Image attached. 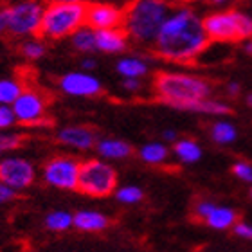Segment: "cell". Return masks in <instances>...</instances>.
I'll return each mask as SVG.
<instances>
[{
    "instance_id": "cell-1",
    "label": "cell",
    "mask_w": 252,
    "mask_h": 252,
    "mask_svg": "<svg viewBox=\"0 0 252 252\" xmlns=\"http://www.w3.org/2000/svg\"><path fill=\"white\" fill-rule=\"evenodd\" d=\"M211 43L204 20L188 5L173 7L153 42V54L164 62L191 63Z\"/></svg>"
},
{
    "instance_id": "cell-2",
    "label": "cell",
    "mask_w": 252,
    "mask_h": 252,
    "mask_svg": "<svg viewBox=\"0 0 252 252\" xmlns=\"http://www.w3.org/2000/svg\"><path fill=\"white\" fill-rule=\"evenodd\" d=\"M173 9L169 0H130L125 7L123 29L137 45H153Z\"/></svg>"
},
{
    "instance_id": "cell-3",
    "label": "cell",
    "mask_w": 252,
    "mask_h": 252,
    "mask_svg": "<svg viewBox=\"0 0 252 252\" xmlns=\"http://www.w3.org/2000/svg\"><path fill=\"white\" fill-rule=\"evenodd\" d=\"M153 90L164 105L182 110L188 103L205 99L213 94V83L186 72H157L153 78Z\"/></svg>"
},
{
    "instance_id": "cell-4",
    "label": "cell",
    "mask_w": 252,
    "mask_h": 252,
    "mask_svg": "<svg viewBox=\"0 0 252 252\" xmlns=\"http://www.w3.org/2000/svg\"><path fill=\"white\" fill-rule=\"evenodd\" d=\"M87 24V4H67L51 0L45 4L42 18V29L40 36L43 40H62L70 38L81 26Z\"/></svg>"
},
{
    "instance_id": "cell-5",
    "label": "cell",
    "mask_w": 252,
    "mask_h": 252,
    "mask_svg": "<svg viewBox=\"0 0 252 252\" xmlns=\"http://www.w3.org/2000/svg\"><path fill=\"white\" fill-rule=\"evenodd\" d=\"M202 20L211 42L236 43L252 38V18L243 11H215L205 15Z\"/></svg>"
},
{
    "instance_id": "cell-6",
    "label": "cell",
    "mask_w": 252,
    "mask_h": 252,
    "mask_svg": "<svg viewBox=\"0 0 252 252\" xmlns=\"http://www.w3.org/2000/svg\"><path fill=\"white\" fill-rule=\"evenodd\" d=\"M117 186V173L110 164L99 158L81 162L78 189L89 196H108Z\"/></svg>"
},
{
    "instance_id": "cell-7",
    "label": "cell",
    "mask_w": 252,
    "mask_h": 252,
    "mask_svg": "<svg viewBox=\"0 0 252 252\" xmlns=\"http://www.w3.org/2000/svg\"><path fill=\"white\" fill-rule=\"evenodd\" d=\"M45 5L38 0H22L9 7V34L31 38L40 34Z\"/></svg>"
},
{
    "instance_id": "cell-8",
    "label": "cell",
    "mask_w": 252,
    "mask_h": 252,
    "mask_svg": "<svg viewBox=\"0 0 252 252\" xmlns=\"http://www.w3.org/2000/svg\"><path fill=\"white\" fill-rule=\"evenodd\" d=\"M81 162L72 157H54L43 168V179L58 189H78Z\"/></svg>"
},
{
    "instance_id": "cell-9",
    "label": "cell",
    "mask_w": 252,
    "mask_h": 252,
    "mask_svg": "<svg viewBox=\"0 0 252 252\" xmlns=\"http://www.w3.org/2000/svg\"><path fill=\"white\" fill-rule=\"evenodd\" d=\"M13 110H15L16 121L20 125L31 126L40 125L45 119V112H47V99L42 92L34 89H24L18 99L13 103Z\"/></svg>"
},
{
    "instance_id": "cell-10",
    "label": "cell",
    "mask_w": 252,
    "mask_h": 252,
    "mask_svg": "<svg viewBox=\"0 0 252 252\" xmlns=\"http://www.w3.org/2000/svg\"><path fill=\"white\" fill-rule=\"evenodd\" d=\"M58 87L63 94L72 97H94L103 92V85L95 76L87 70H74L63 74L58 81Z\"/></svg>"
},
{
    "instance_id": "cell-11",
    "label": "cell",
    "mask_w": 252,
    "mask_h": 252,
    "mask_svg": "<svg viewBox=\"0 0 252 252\" xmlns=\"http://www.w3.org/2000/svg\"><path fill=\"white\" fill-rule=\"evenodd\" d=\"M34 180V168L26 158L5 157L0 160V182L13 189H26Z\"/></svg>"
},
{
    "instance_id": "cell-12",
    "label": "cell",
    "mask_w": 252,
    "mask_h": 252,
    "mask_svg": "<svg viewBox=\"0 0 252 252\" xmlns=\"http://www.w3.org/2000/svg\"><path fill=\"white\" fill-rule=\"evenodd\" d=\"M123 20H125V9H119L114 4H106V2L87 4V26L95 31L123 27Z\"/></svg>"
},
{
    "instance_id": "cell-13",
    "label": "cell",
    "mask_w": 252,
    "mask_h": 252,
    "mask_svg": "<svg viewBox=\"0 0 252 252\" xmlns=\"http://www.w3.org/2000/svg\"><path fill=\"white\" fill-rule=\"evenodd\" d=\"M130 43V36L126 34L123 27H112V29H97L95 31V45L97 51L105 54L125 53Z\"/></svg>"
},
{
    "instance_id": "cell-14",
    "label": "cell",
    "mask_w": 252,
    "mask_h": 252,
    "mask_svg": "<svg viewBox=\"0 0 252 252\" xmlns=\"http://www.w3.org/2000/svg\"><path fill=\"white\" fill-rule=\"evenodd\" d=\"M58 141L74 150H90L95 146V133L87 126H65L58 131Z\"/></svg>"
},
{
    "instance_id": "cell-15",
    "label": "cell",
    "mask_w": 252,
    "mask_h": 252,
    "mask_svg": "<svg viewBox=\"0 0 252 252\" xmlns=\"http://www.w3.org/2000/svg\"><path fill=\"white\" fill-rule=\"evenodd\" d=\"M95 150L99 157L106 160H121L131 155V146L121 139H101L95 142Z\"/></svg>"
},
{
    "instance_id": "cell-16",
    "label": "cell",
    "mask_w": 252,
    "mask_h": 252,
    "mask_svg": "<svg viewBox=\"0 0 252 252\" xmlns=\"http://www.w3.org/2000/svg\"><path fill=\"white\" fill-rule=\"evenodd\" d=\"M108 225V218L97 211H78L74 215V227L85 232L103 231Z\"/></svg>"
},
{
    "instance_id": "cell-17",
    "label": "cell",
    "mask_w": 252,
    "mask_h": 252,
    "mask_svg": "<svg viewBox=\"0 0 252 252\" xmlns=\"http://www.w3.org/2000/svg\"><path fill=\"white\" fill-rule=\"evenodd\" d=\"M182 110L205 114V116H229V114H231V106L227 105V103H223V101L213 99V97H205V99L188 103Z\"/></svg>"
},
{
    "instance_id": "cell-18",
    "label": "cell",
    "mask_w": 252,
    "mask_h": 252,
    "mask_svg": "<svg viewBox=\"0 0 252 252\" xmlns=\"http://www.w3.org/2000/svg\"><path fill=\"white\" fill-rule=\"evenodd\" d=\"M116 70L123 78H144L148 74V63L139 56H123L117 60Z\"/></svg>"
},
{
    "instance_id": "cell-19",
    "label": "cell",
    "mask_w": 252,
    "mask_h": 252,
    "mask_svg": "<svg viewBox=\"0 0 252 252\" xmlns=\"http://www.w3.org/2000/svg\"><path fill=\"white\" fill-rule=\"evenodd\" d=\"M173 153L180 162L194 164L202 158V148L193 139H179L173 142Z\"/></svg>"
},
{
    "instance_id": "cell-20",
    "label": "cell",
    "mask_w": 252,
    "mask_h": 252,
    "mask_svg": "<svg viewBox=\"0 0 252 252\" xmlns=\"http://www.w3.org/2000/svg\"><path fill=\"white\" fill-rule=\"evenodd\" d=\"M70 43L78 53L83 54H92L97 51L95 45V29H92L90 26H81L76 32H72L70 36Z\"/></svg>"
},
{
    "instance_id": "cell-21",
    "label": "cell",
    "mask_w": 252,
    "mask_h": 252,
    "mask_svg": "<svg viewBox=\"0 0 252 252\" xmlns=\"http://www.w3.org/2000/svg\"><path fill=\"white\" fill-rule=\"evenodd\" d=\"M236 211L231 209V207H221V205H216L215 211L211 213L207 218H205V223L211 227V229H216V231H223V229H229V227L236 225Z\"/></svg>"
},
{
    "instance_id": "cell-22",
    "label": "cell",
    "mask_w": 252,
    "mask_h": 252,
    "mask_svg": "<svg viewBox=\"0 0 252 252\" xmlns=\"http://www.w3.org/2000/svg\"><path fill=\"white\" fill-rule=\"evenodd\" d=\"M139 157L144 160L146 164H152V166H158L168 160L169 157V150L164 142H148L139 150Z\"/></svg>"
},
{
    "instance_id": "cell-23",
    "label": "cell",
    "mask_w": 252,
    "mask_h": 252,
    "mask_svg": "<svg viewBox=\"0 0 252 252\" xmlns=\"http://www.w3.org/2000/svg\"><path fill=\"white\" fill-rule=\"evenodd\" d=\"M24 92V85L16 78L0 79V105H13Z\"/></svg>"
},
{
    "instance_id": "cell-24",
    "label": "cell",
    "mask_w": 252,
    "mask_h": 252,
    "mask_svg": "<svg viewBox=\"0 0 252 252\" xmlns=\"http://www.w3.org/2000/svg\"><path fill=\"white\" fill-rule=\"evenodd\" d=\"M211 137L216 144H231L236 141L238 130L229 121H218L211 126Z\"/></svg>"
},
{
    "instance_id": "cell-25",
    "label": "cell",
    "mask_w": 252,
    "mask_h": 252,
    "mask_svg": "<svg viewBox=\"0 0 252 252\" xmlns=\"http://www.w3.org/2000/svg\"><path fill=\"white\" fill-rule=\"evenodd\" d=\"M20 53H22V56H24L26 60H29V62H36V60L45 56V53H47V45H45V42L40 40V38L31 36V38H26V40L22 42Z\"/></svg>"
},
{
    "instance_id": "cell-26",
    "label": "cell",
    "mask_w": 252,
    "mask_h": 252,
    "mask_svg": "<svg viewBox=\"0 0 252 252\" xmlns=\"http://www.w3.org/2000/svg\"><path fill=\"white\" fill-rule=\"evenodd\" d=\"M45 225L51 231H67L74 225V215L67 211H53L45 218Z\"/></svg>"
},
{
    "instance_id": "cell-27",
    "label": "cell",
    "mask_w": 252,
    "mask_h": 252,
    "mask_svg": "<svg viewBox=\"0 0 252 252\" xmlns=\"http://www.w3.org/2000/svg\"><path fill=\"white\" fill-rule=\"evenodd\" d=\"M116 198L121 204H137L142 200V189L137 186H123L116 191Z\"/></svg>"
},
{
    "instance_id": "cell-28",
    "label": "cell",
    "mask_w": 252,
    "mask_h": 252,
    "mask_svg": "<svg viewBox=\"0 0 252 252\" xmlns=\"http://www.w3.org/2000/svg\"><path fill=\"white\" fill-rule=\"evenodd\" d=\"M15 123H18V121H16L13 106L11 105H0V131L11 128Z\"/></svg>"
},
{
    "instance_id": "cell-29",
    "label": "cell",
    "mask_w": 252,
    "mask_h": 252,
    "mask_svg": "<svg viewBox=\"0 0 252 252\" xmlns=\"http://www.w3.org/2000/svg\"><path fill=\"white\" fill-rule=\"evenodd\" d=\"M232 173L243 182H252V164L245 162V160H238L232 166Z\"/></svg>"
},
{
    "instance_id": "cell-30",
    "label": "cell",
    "mask_w": 252,
    "mask_h": 252,
    "mask_svg": "<svg viewBox=\"0 0 252 252\" xmlns=\"http://www.w3.org/2000/svg\"><path fill=\"white\" fill-rule=\"evenodd\" d=\"M20 144V137L16 133H0V150L2 152H9L15 150Z\"/></svg>"
},
{
    "instance_id": "cell-31",
    "label": "cell",
    "mask_w": 252,
    "mask_h": 252,
    "mask_svg": "<svg viewBox=\"0 0 252 252\" xmlns=\"http://www.w3.org/2000/svg\"><path fill=\"white\" fill-rule=\"evenodd\" d=\"M215 207H216V204H213V202H207V200H204V202H200L198 205H196V216L198 218H202V220H205L207 216L215 211Z\"/></svg>"
},
{
    "instance_id": "cell-32",
    "label": "cell",
    "mask_w": 252,
    "mask_h": 252,
    "mask_svg": "<svg viewBox=\"0 0 252 252\" xmlns=\"http://www.w3.org/2000/svg\"><path fill=\"white\" fill-rule=\"evenodd\" d=\"M15 193H16V189L9 188V186L4 184V182H0V204H5V202L13 200L15 198Z\"/></svg>"
},
{
    "instance_id": "cell-33",
    "label": "cell",
    "mask_w": 252,
    "mask_h": 252,
    "mask_svg": "<svg viewBox=\"0 0 252 252\" xmlns=\"http://www.w3.org/2000/svg\"><path fill=\"white\" fill-rule=\"evenodd\" d=\"M234 232H236L240 238H247V240H252V225L251 223H243V221H240L236 225H234Z\"/></svg>"
},
{
    "instance_id": "cell-34",
    "label": "cell",
    "mask_w": 252,
    "mask_h": 252,
    "mask_svg": "<svg viewBox=\"0 0 252 252\" xmlns=\"http://www.w3.org/2000/svg\"><path fill=\"white\" fill-rule=\"evenodd\" d=\"M141 78H125L123 79V89L126 92H139L141 90Z\"/></svg>"
},
{
    "instance_id": "cell-35",
    "label": "cell",
    "mask_w": 252,
    "mask_h": 252,
    "mask_svg": "<svg viewBox=\"0 0 252 252\" xmlns=\"http://www.w3.org/2000/svg\"><path fill=\"white\" fill-rule=\"evenodd\" d=\"M9 31V7L0 9V36Z\"/></svg>"
},
{
    "instance_id": "cell-36",
    "label": "cell",
    "mask_w": 252,
    "mask_h": 252,
    "mask_svg": "<svg viewBox=\"0 0 252 252\" xmlns=\"http://www.w3.org/2000/svg\"><path fill=\"white\" fill-rule=\"evenodd\" d=\"M97 67V63H95L94 58H90V56H85L81 60V70H87V72H92L94 68Z\"/></svg>"
},
{
    "instance_id": "cell-37",
    "label": "cell",
    "mask_w": 252,
    "mask_h": 252,
    "mask_svg": "<svg viewBox=\"0 0 252 252\" xmlns=\"http://www.w3.org/2000/svg\"><path fill=\"white\" fill-rule=\"evenodd\" d=\"M227 94L231 95V97H236L238 94H240V90H242V87H240V83H236V81H231V83H227Z\"/></svg>"
},
{
    "instance_id": "cell-38",
    "label": "cell",
    "mask_w": 252,
    "mask_h": 252,
    "mask_svg": "<svg viewBox=\"0 0 252 252\" xmlns=\"http://www.w3.org/2000/svg\"><path fill=\"white\" fill-rule=\"evenodd\" d=\"M162 139L168 142H175V141H179V135H177V131L175 130H166L162 133Z\"/></svg>"
},
{
    "instance_id": "cell-39",
    "label": "cell",
    "mask_w": 252,
    "mask_h": 252,
    "mask_svg": "<svg viewBox=\"0 0 252 252\" xmlns=\"http://www.w3.org/2000/svg\"><path fill=\"white\" fill-rule=\"evenodd\" d=\"M243 51H245V54L252 56V38H247V40H243Z\"/></svg>"
},
{
    "instance_id": "cell-40",
    "label": "cell",
    "mask_w": 252,
    "mask_h": 252,
    "mask_svg": "<svg viewBox=\"0 0 252 252\" xmlns=\"http://www.w3.org/2000/svg\"><path fill=\"white\" fill-rule=\"evenodd\" d=\"M229 0H209V4L211 5H223V4H227Z\"/></svg>"
},
{
    "instance_id": "cell-41",
    "label": "cell",
    "mask_w": 252,
    "mask_h": 252,
    "mask_svg": "<svg viewBox=\"0 0 252 252\" xmlns=\"http://www.w3.org/2000/svg\"><path fill=\"white\" fill-rule=\"evenodd\" d=\"M186 4H200V2H209V0H182Z\"/></svg>"
},
{
    "instance_id": "cell-42",
    "label": "cell",
    "mask_w": 252,
    "mask_h": 252,
    "mask_svg": "<svg viewBox=\"0 0 252 252\" xmlns=\"http://www.w3.org/2000/svg\"><path fill=\"white\" fill-rule=\"evenodd\" d=\"M58 2H67V4H79V2H85V0H58Z\"/></svg>"
},
{
    "instance_id": "cell-43",
    "label": "cell",
    "mask_w": 252,
    "mask_h": 252,
    "mask_svg": "<svg viewBox=\"0 0 252 252\" xmlns=\"http://www.w3.org/2000/svg\"><path fill=\"white\" fill-rule=\"evenodd\" d=\"M247 105H249V106H252V94H249V95H247Z\"/></svg>"
},
{
    "instance_id": "cell-44",
    "label": "cell",
    "mask_w": 252,
    "mask_h": 252,
    "mask_svg": "<svg viewBox=\"0 0 252 252\" xmlns=\"http://www.w3.org/2000/svg\"><path fill=\"white\" fill-rule=\"evenodd\" d=\"M169 2H171V4H173V2H182V0H169Z\"/></svg>"
},
{
    "instance_id": "cell-45",
    "label": "cell",
    "mask_w": 252,
    "mask_h": 252,
    "mask_svg": "<svg viewBox=\"0 0 252 252\" xmlns=\"http://www.w3.org/2000/svg\"><path fill=\"white\" fill-rule=\"evenodd\" d=\"M251 196H252V189H251Z\"/></svg>"
},
{
    "instance_id": "cell-46",
    "label": "cell",
    "mask_w": 252,
    "mask_h": 252,
    "mask_svg": "<svg viewBox=\"0 0 252 252\" xmlns=\"http://www.w3.org/2000/svg\"><path fill=\"white\" fill-rule=\"evenodd\" d=\"M0 153H2V150H0Z\"/></svg>"
}]
</instances>
